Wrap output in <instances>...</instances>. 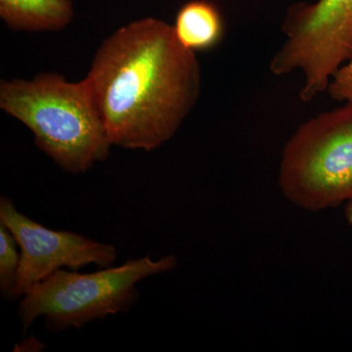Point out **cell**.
Instances as JSON below:
<instances>
[{"label": "cell", "mask_w": 352, "mask_h": 352, "mask_svg": "<svg viewBox=\"0 0 352 352\" xmlns=\"http://www.w3.org/2000/svg\"><path fill=\"white\" fill-rule=\"evenodd\" d=\"M83 80L113 146L147 152L175 136L201 94L196 53L153 17L106 38Z\"/></svg>", "instance_id": "obj_1"}, {"label": "cell", "mask_w": 352, "mask_h": 352, "mask_svg": "<svg viewBox=\"0 0 352 352\" xmlns=\"http://www.w3.org/2000/svg\"><path fill=\"white\" fill-rule=\"evenodd\" d=\"M0 108L25 124L62 170L80 175L106 161L112 142L85 80L44 73L0 83Z\"/></svg>", "instance_id": "obj_2"}, {"label": "cell", "mask_w": 352, "mask_h": 352, "mask_svg": "<svg viewBox=\"0 0 352 352\" xmlns=\"http://www.w3.org/2000/svg\"><path fill=\"white\" fill-rule=\"evenodd\" d=\"M176 266L175 256L157 261L146 256L94 273L65 268L58 270L21 298L19 318L23 332L39 318L43 319L48 330L61 333L127 312L138 302L139 282L170 272Z\"/></svg>", "instance_id": "obj_3"}, {"label": "cell", "mask_w": 352, "mask_h": 352, "mask_svg": "<svg viewBox=\"0 0 352 352\" xmlns=\"http://www.w3.org/2000/svg\"><path fill=\"white\" fill-rule=\"evenodd\" d=\"M285 197L311 212L352 201V102L298 127L280 164Z\"/></svg>", "instance_id": "obj_4"}, {"label": "cell", "mask_w": 352, "mask_h": 352, "mask_svg": "<svg viewBox=\"0 0 352 352\" xmlns=\"http://www.w3.org/2000/svg\"><path fill=\"white\" fill-rule=\"evenodd\" d=\"M282 29L286 39L271 60V73L302 72L300 98L314 100L352 59V0L296 3L289 9Z\"/></svg>", "instance_id": "obj_5"}, {"label": "cell", "mask_w": 352, "mask_h": 352, "mask_svg": "<svg viewBox=\"0 0 352 352\" xmlns=\"http://www.w3.org/2000/svg\"><path fill=\"white\" fill-rule=\"evenodd\" d=\"M0 224L12 233L19 245L21 264L16 294L20 300L32 287L58 270H78L89 264L107 268L118 258L113 245L41 226L19 212L6 196L0 198Z\"/></svg>", "instance_id": "obj_6"}, {"label": "cell", "mask_w": 352, "mask_h": 352, "mask_svg": "<svg viewBox=\"0 0 352 352\" xmlns=\"http://www.w3.org/2000/svg\"><path fill=\"white\" fill-rule=\"evenodd\" d=\"M0 17L15 31H61L73 20V0H0Z\"/></svg>", "instance_id": "obj_7"}, {"label": "cell", "mask_w": 352, "mask_h": 352, "mask_svg": "<svg viewBox=\"0 0 352 352\" xmlns=\"http://www.w3.org/2000/svg\"><path fill=\"white\" fill-rule=\"evenodd\" d=\"M173 28L179 43L195 53L212 50L224 34L221 14L207 0L185 3L178 11Z\"/></svg>", "instance_id": "obj_8"}, {"label": "cell", "mask_w": 352, "mask_h": 352, "mask_svg": "<svg viewBox=\"0 0 352 352\" xmlns=\"http://www.w3.org/2000/svg\"><path fill=\"white\" fill-rule=\"evenodd\" d=\"M17 241L6 226L0 224V292L3 300H18V276L21 264V252Z\"/></svg>", "instance_id": "obj_9"}, {"label": "cell", "mask_w": 352, "mask_h": 352, "mask_svg": "<svg viewBox=\"0 0 352 352\" xmlns=\"http://www.w3.org/2000/svg\"><path fill=\"white\" fill-rule=\"evenodd\" d=\"M329 94L335 100L352 102V59L340 67L328 87Z\"/></svg>", "instance_id": "obj_10"}, {"label": "cell", "mask_w": 352, "mask_h": 352, "mask_svg": "<svg viewBox=\"0 0 352 352\" xmlns=\"http://www.w3.org/2000/svg\"><path fill=\"white\" fill-rule=\"evenodd\" d=\"M44 349H45V344H43L38 338L31 336V337H28L27 339L22 340L20 344H16L13 351L38 352L43 351Z\"/></svg>", "instance_id": "obj_11"}, {"label": "cell", "mask_w": 352, "mask_h": 352, "mask_svg": "<svg viewBox=\"0 0 352 352\" xmlns=\"http://www.w3.org/2000/svg\"><path fill=\"white\" fill-rule=\"evenodd\" d=\"M346 217L347 222L352 226V201H347L346 206Z\"/></svg>", "instance_id": "obj_12"}]
</instances>
